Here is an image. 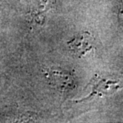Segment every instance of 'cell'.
<instances>
[{"instance_id":"obj_1","label":"cell","mask_w":123,"mask_h":123,"mask_svg":"<svg viewBox=\"0 0 123 123\" xmlns=\"http://www.w3.org/2000/svg\"><path fill=\"white\" fill-rule=\"evenodd\" d=\"M93 38L88 33L81 34L70 43V47L76 55H82L92 48Z\"/></svg>"}]
</instances>
